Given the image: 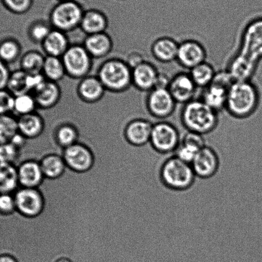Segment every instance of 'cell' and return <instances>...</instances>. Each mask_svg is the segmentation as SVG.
Listing matches in <instances>:
<instances>
[{
    "instance_id": "1",
    "label": "cell",
    "mask_w": 262,
    "mask_h": 262,
    "mask_svg": "<svg viewBox=\"0 0 262 262\" xmlns=\"http://www.w3.org/2000/svg\"><path fill=\"white\" fill-rule=\"evenodd\" d=\"M260 103L258 88L251 80L234 81L229 88L225 110L235 119L249 118Z\"/></svg>"
},
{
    "instance_id": "2",
    "label": "cell",
    "mask_w": 262,
    "mask_h": 262,
    "mask_svg": "<svg viewBox=\"0 0 262 262\" xmlns=\"http://www.w3.org/2000/svg\"><path fill=\"white\" fill-rule=\"evenodd\" d=\"M180 121L188 132L205 136L215 130L220 123L219 113L200 99L185 104L180 113Z\"/></svg>"
},
{
    "instance_id": "3",
    "label": "cell",
    "mask_w": 262,
    "mask_h": 262,
    "mask_svg": "<svg viewBox=\"0 0 262 262\" xmlns=\"http://www.w3.org/2000/svg\"><path fill=\"white\" fill-rule=\"evenodd\" d=\"M159 177L162 184L174 191H185L194 185L196 176L191 164L172 155L160 167Z\"/></svg>"
},
{
    "instance_id": "4",
    "label": "cell",
    "mask_w": 262,
    "mask_h": 262,
    "mask_svg": "<svg viewBox=\"0 0 262 262\" xmlns=\"http://www.w3.org/2000/svg\"><path fill=\"white\" fill-rule=\"evenodd\" d=\"M96 76L106 91L111 93L125 92L132 86V68L126 60L111 58L101 63Z\"/></svg>"
},
{
    "instance_id": "5",
    "label": "cell",
    "mask_w": 262,
    "mask_h": 262,
    "mask_svg": "<svg viewBox=\"0 0 262 262\" xmlns=\"http://www.w3.org/2000/svg\"><path fill=\"white\" fill-rule=\"evenodd\" d=\"M83 14L82 7L73 0L60 2L51 11L49 22L53 29L67 34L80 28Z\"/></svg>"
},
{
    "instance_id": "6",
    "label": "cell",
    "mask_w": 262,
    "mask_h": 262,
    "mask_svg": "<svg viewBox=\"0 0 262 262\" xmlns=\"http://www.w3.org/2000/svg\"><path fill=\"white\" fill-rule=\"evenodd\" d=\"M181 140L179 129L170 122L159 121L152 124L149 144L159 154H174Z\"/></svg>"
},
{
    "instance_id": "7",
    "label": "cell",
    "mask_w": 262,
    "mask_h": 262,
    "mask_svg": "<svg viewBox=\"0 0 262 262\" xmlns=\"http://www.w3.org/2000/svg\"><path fill=\"white\" fill-rule=\"evenodd\" d=\"M62 60L66 75L73 79L81 80L90 75L93 66V58L83 45H71Z\"/></svg>"
},
{
    "instance_id": "8",
    "label": "cell",
    "mask_w": 262,
    "mask_h": 262,
    "mask_svg": "<svg viewBox=\"0 0 262 262\" xmlns=\"http://www.w3.org/2000/svg\"><path fill=\"white\" fill-rule=\"evenodd\" d=\"M237 53L258 63L262 59V17L246 25Z\"/></svg>"
},
{
    "instance_id": "9",
    "label": "cell",
    "mask_w": 262,
    "mask_h": 262,
    "mask_svg": "<svg viewBox=\"0 0 262 262\" xmlns=\"http://www.w3.org/2000/svg\"><path fill=\"white\" fill-rule=\"evenodd\" d=\"M177 103L167 89L155 88L147 93L146 108L148 113L160 121L171 116L176 110Z\"/></svg>"
},
{
    "instance_id": "10",
    "label": "cell",
    "mask_w": 262,
    "mask_h": 262,
    "mask_svg": "<svg viewBox=\"0 0 262 262\" xmlns=\"http://www.w3.org/2000/svg\"><path fill=\"white\" fill-rule=\"evenodd\" d=\"M62 157L66 166L77 172L88 171L93 166L95 161L90 147L81 142L63 149Z\"/></svg>"
},
{
    "instance_id": "11",
    "label": "cell",
    "mask_w": 262,
    "mask_h": 262,
    "mask_svg": "<svg viewBox=\"0 0 262 262\" xmlns=\"http://www.w3.org/2000/svg\"><path fill=\"white\" fill-rule=\"evenodd\" d=\"M13 194L16 210L22 215L35 217L44 208V198L39 189L19 187Z\"/></svg>"
},
{
    "instance_id": "12",
    "label": "cell",
    "mask_w": 262,
    "mask_h": 262,
    "mask_svg": "<svg viewBox=\"0 0 262 262\" xmlns=\"http://www.w3.org/2000/svg\"><path fill=\"white\" fill-rule=\"evenodd\" d=\"M207 50L197 40L187 39L179 42L176 62L185 70H192L207 61Z\"/></svg>"
},
{
    "instance_id": "13",
    "label": "cell",
    "mask_w": 262,
    "mask_h": 262,
    "mask_svg": "<svg viewBox=\"0 0 262 262\" xmlns=\"http://www.w3.org/2000/svg\"><path fill=\"white\" fill-rule=\"evenodd\" d=\"M198 89L189 72H180L170 78L167 90L177 104L184 105L194 100Z\"/></svg>"
},
{
    "instance_id": "14",
    "label": "cell",
    "mask_w": 262,
    "mask_h": 262,
    "mask_svg": "<svg viewBox=\"0 0 262 262\" xmlns=\"http://www.w3.org/2000/svg\"><path fill=\"white\" fill-rule=\"evenodd\" d=\"M191 165L196 177L210 179L217 174L220 169V157L214 149L207 145L198 152Z\"/></svg>"
},
{
    "instance_id": "15",
    "label": "cell",
    "mask_w": 262,
    "mask_h": 262,
    "mask_svg": "<svg viewBox=\"0 0 262 262\" xmlns=\"http://www.w3.org/2000/svg\"><path fill=\"white\" fill-rule=\"evenodd\" d=\"M152 123L144 118L132 119L123 129L124 139L131 146L142 147L149 144Z\"/></svg>"
},
{
    "instance_id": "16",
    "label": "cell",
    "mask_w": 262,
    "mask_h": 262,
    "mask_svg": "<svg viewBox=\"0 0 262 262\" xmlns=\"http://www.w3.org/2000/svg\"><path fill=\"white\" fill-rule=\"evenodd\" d=\"M159 73L154 63L145 60L132 69V85L141 92L148 93L155 88Z\"/></svg>"
},
{
    "instance_id": "17",
    "label": "cell",
    "mask_w": 262,
    "mask_h": 262,
    "mask_svg": "<svg viewBox=\"0 0 262 262\" xmlns=\"http://www.w3.org/2000/svg\"><path fill=\"white\" fill-rule=\"evenodd\" d=\"M20 187L38 189L45 179L40 162L27 160L17 166Z\"/></svg>"
},
{
    "instance_id": "18",
    "label": "cell",
    "mask_w": 262,
    "mask_h": 262,
    "mask_svg": "<svg viewBox=\"0 0 262 262\" xmlns=\"http://www.w3.org/2000/svg\"><path fill=\"white\" fill-rule=\"evenodd\" d=\"M32 94L38 108L47 110L54 107L59 102L62 91L58 83L47 80Z\"/></svg>"
},
{
    "instance_id": "19",
    "label": "cell",
    "mask_w": 262,
    "mask_h": 262,
    "mask_svg": "<svg viewBox=\"0 0 262 262\" xmlns=\"http://www.w3.org/2000/svg\"><path fill=\"white\" fill-rule=\"evenodd\" d=\"M105 91L97 76L89 75L81 79L77 86L79 98L86 103L98 102L105 95Z\"/></svg>"
},
{
    "instance_id": "20",
    "label": "cell",
    "mask_w": 262,
    "mask_h": 262,
    "mask_svg": "<svg viewBox=\"0 0 262 262\" xmlns=\"http://www.w3.org/2000/svg\"><path fill=\"white\" fill-rule=\"evenodd\" d=\"M230 86L214 80L210 85L203 89L202 97L200 99L210 108L220 113L225 109L226 99Z\"/></svg>"
},
{
    "instance_id": "21",
    "label": "cell",
    "mask_w": 262,
    "mask_h": 262,
    "mask_svg": "<svg viewBox=\"0 0 262 262\" xmlns=\"http://www.w3.org/2000/svg\"><path fill=\"white\" fill-rule=\"evenodd\" d=\"M179 46V42L172 37H160L152 42L151 53L158 62L169 63L176 61Z\"/></svg>"
},
{
    "instance_id": "22",
    "label": "cell",
    "mask_w": 262,
    "mask_h": 262,
    "mask_svg": "<svg viewBox=\"0 0 262 262\" xmlns=\"http://www.w3.org/2000/svg\"><path fill=\"white\" fill-rule=\"evenodd\" d=\"M83 46L93 58H101L110 54L113 40L106 32L86 35Z\"/></svg>"
},
{
    "instance_id": "23",
    "label": "cell",
    "mask_w": 262,
    "mask_h": 262,
    "mask_svg": "<svg viewBox=\"0 0 262 262\" xmlns=\"http://www.w3.org/2000/svg\"><path fill=\"white\" fill-rule=\"evenodd\" d=\"M17 124L19 133L29 140L39 138L46 128L44 119L37 112L18 117Z\"/></svg>"
},
{
    "instance_id": "24",
    "label": "cell",
    "mask_w": 262,
    "mask_h": 262,
    "mask_svg": "<svg viewBox=\"0 0 262 262\" xmlns=\"http://www.w3.org/2000/svg\"><path fill=\"white\" fill-rule=\"evenodd\" d=\"M257 67L258 63L237 53L231 60L227 70L235 81L251 80Z\"/></svg>"
},
{
    "instance_id": "25",
    "label": "cell",
    "mask_w": 262,
    "mask_h": 262,
    "mask_svg": "<svg viewBox=\"0 0 262 262\" xmlns=\"http://www.w3.org/2000/svg\"><path fill=\"white\" fill-rule=\"evenodd\" d=\"M41 45L47 56L62 57L71 45L66 33L53 29Z\"/></svg>"
},
{
    "instance_id": "26",
    "label": "cell",
    "mask_w": 262,
    "mask_h": 262,
    "mask_svg": "<svg viewBox=\"0 0 262 262\" xmlns=\"http://www.w3.org/2000/svg\"><path fill=\"white\" fill-rule=\"evenodd\" d=\"M108 27L107 17L102 12L95 9L84 12L80 28L86 35L106 32Z\"/></svg>"
},
{
    "instance_id": "27",
    "label": "cell",
    "mask_w": 262,
    "mask_h": 262,
    "mask_svg": "<svg viewBox=\"0 0 262 262\" xmlns=\"http://www.w3.org/2000/svg\"><path fill=\"white\" fill-rule=\"evenodd\" d=\"M53 136L56 144L63 149L77 143L80 140V133L75 124L63 123L56 127Z\"/></svg>"
},
{
    "instance_id": "28",
    "label": "cell",
    "mask_w": 262,
    "mask_h": 262,
    "mask_svg": "<svg viewBox=\"0 0 262 262\" xmlns=\"http://www.w3.org/2000/svg\"><path fill=\"white\" fill-rule=\"evenodd\" d=\"M19 187L16 165L0 164V194H14Z\"/></svg>"
},
{
    "instance_id": "29",
    "label": "cell",
    "mask_w": 262,
    "mask_h": 262,
    "mask_svg": "<svg viewBox=\"0 0 262 262\" xmlns=\"http://www.w3.org/2000/svg\"><path fill=\"white\" fill-rule=\"evenodd\" d=\"M45 179H57L65 172L66 163L62 155L52 154L47 155L40 162Z\"/></svg>"
},
{
    "instance_id": "30",
    "label": "cell",
    "mask_w": 262,
    "mask_h": 262,
    "mask_svg": "<svg viewBox=\"0 0 262 262\" xmlns=\"http://www.w3.org/2000/svg\"><path fill=\"white\" fill-rule=\"evenodd\" d=\"M189 73L198 88L203 90L214 80L217 71L212 63L205 61L192 68Z\"/></svg>"
},
{
    "instance_id": "31",
    "label": "cell",
    "mask_w": 262,
    "mask_h": 262,
    "mask_svg": "<svg viewBox=\"0 0 262 262\" xmlns=\"http://www.w3.org/2000/svg\"><path fill=\"white\" fill-rule=\"evenodd\" d=\"M42 73L47 80L56 83L67 76L62 58L53 56L46 55Z\"/></svg>"
},
{
    "instance_id": "32",
    "label": "cell",
    "mask_w": 262,
    "mask_h": 262,
    "mask_svg": "<svg viewBox=\"0 0 262 262\" xmlns=\"http://www.w3.org/2000/svg\"><path fill=\"white\" fill-rule=\"evenodd\" d=\"M21 53V46L18 40L7 37L0 40V59L7 64L16 62Z\"/></svg>"
},
{
    "instance_id": "33",
    "label": "cell",
    "mask_w": 262,
    "mask_h": 262,
    "mask_svg": "<svg viewBox=\"0 0 262 262\" xmlns=\"http://www.w3.org/2000/svg\"><path fill=\"white\" fill-rule=\"evenodd\" d=\"M46 56L36 50L25 53L20 60L21 70L28 74L42 73Z\"/></svg>"
},
{
    "instance_id": "34",
    "label": "cell",
    "mask_w": 262,
    "mask_h": 262,
    "mask_svg": "<svg viewBox=\"0 0 262 262\" xmlns=\"http://www.w3.org/2000/svg\"><path fill=\"white\" fill-rule=\"evenodd\" d=\"M18 132L16 116L13 114L0 115V145L10 143Z\"/></svg>"
},
{
    "instance_id": "35",
    "label": "cell",
    "mask_w": 262,
    "mask_h": 262,
    "mask_svg": "<svg viewBox=\"0 0 262 262\" xmlns=\"http://www.w3.org/2000/svg\"><path fill=\"white\" fill-rule=\"evenodd\" d=\"M7 90L14 96L30 92L28 84V73L19 69L12 71L7 82Z\"/></svg>"
},
{
    "instance_id": "36",
    "label": "cell",
    "mask_w": 262,
    "mask_h": 262,
    "mask_svg": "<svg viewBox=\"0 0 262 262\" xmlns=\"http://www.w3.org/2000/svg\"><path fill=\"white\" fill-rule=\"evenodd\" d=\"M36 101L32 93H25L15 96L13 114L17 118L36 112Z\"/></svg>"
},
{
    "instance_id": "37",
    "label": "cell",
    "mask_w": 262,
    "mask_h": 262,
    "mask_svg": "<svg viewBox=\"0 0 262 262\" xmlns=\"http://www.w3.org/2000/svg\"><path fill=\"white\" fill-rule=\"evenodd\" d=\"M52 29L50 22L39 20L30 25L28 34L32 41L41 45Z\"/></svg>"
},
{
    "instance_id": "38",
    "label": "cell",
    "mask_w": 262,
    "mask_h": 262,
    "mask_svg": "<svg viewBox=\"0 0 262 262\" xmlns=\"http://www.w3.org/2000/svg\"><path fill=\"white\" fill-rule=\"evenodd\" d=\"M21 151L11 143L0 145V164H12L17 166Z\"/></svg>"
},
{
    "instance_id": "39",
    "label": "cell",
    "mask_w": 262,
    "mask_h": 262,
    "mask_svg": "<svg viewBox=\"0 0 262 262\" xmlns=\"http://www.w3.org/2000/svg\"><path fill=\"white\" fill-rule=\"evenodd\" d=\"M7 11L15 14H23L29 11L32 0H0Z\"/></svg>"
},
{
    "instance_id": "40",
    "label": "cell",
    "mask_w": 262,
    "mask_h": 262,
    "mask_svg": "<svg viewBox=\"0 0 262 262\" xmlns=\"http://www.w3.org/2000/svg\"><path fill=\"white\" fill-rule=\"evenodd\" d=\"M200 149L192 145L180 142L179 147L174 151V156L189 164H191Z\"/></svg>"
},
{
    "instance_id": "41",
    "label": "cell",
    "mask_w": 262,
    "mask_h": 262,
    "mask_svg": "<svg viewBox=\"0 0 262 262\" xmlns=\"http://www.w3.org/2000/svg\"><path fill=\"white\" fill-rule=\"evenodd\" d=\"M16 211L13 194H0V217L11 215Z\"/></svg>"
},
{
    "instance_id": "42",
    "label": "cell",
    "mask_w": 262,
    "mask_h": 262,
    "mask_svg": "<svg viewBox=\"0 0 262 262\" xmlns=\"http://www.w3.org/2000/svg\"><path fill=\"white\" fill-rule=\"evenodd\" d=\"M14 98L7 89L0 90V115L13 114Z\"/></svg>"
},
{
    "instance_id": "43",
    "label": "cell",
    "mask_w": 262,
    "mask_h": 262,
    "mask_svg": "<svg viewBox=\"0 0 262 262\" xmlns=\"http://www.w3.org/2000/svg\"><path fill=\"white\" fill-rule=\"evenodd\" d=\"M181 142L192 145L200 149L207 146L204 136L191 132L187 131V133L183 136Z\"/></svg>"
},
{
    "instance_id": "44",
    "label": "cell",
    "mask_w": 262,
    "mask_h": 262,
    "mask_svg": "<svg viewBox=\"0 0 262 262\" xmlns=\"http://www.w3.org/2000/svg\"><path fill=\"white\" fill-rule=\"evenodd\" d=\"M9 65L0 59V90L6 89L11 71Z\"/></svg>"
},
{
    "instance_id": "45",
    "label": "cell",
    "mask_w": 262,
    "mask_h": 262,
    "mask_svg": "<svg viewBox=\"0 0 262 262\" xmlns=\"http://www.w3.org/2000/svg\"><path fill=\"white\" fill-rule=\"evenodd\" d=\"M143 55L138 52H132L126 58V62L132 69L144 61Z\"/></svg>"
},
{
    "instance_id": "46",
    "label": "cell",
    "mask_w": 262,
    "mask_h": 262,
    "mask_svg": "<svg viewBox=\"0 0 262 262\" xmlns=\"http://www.w3.org/2000/svg\"><path fill=\"white\" fill-rule=\"evenodd\" d=\"M170 78L166 74L159 73L155 88L167 89L169 85Z\"/></svg>"
},
{
    "instance_id": "47",
    "label": "cell",
    "mask_w": 262,
    "mask_h": 262,
    "mask_svg": "<svg viewBox=\"0 0 262 262\" xmlns=\"http://www.w3.org/2000/svg\"><path fill=\"white\" fill-rule=\"evenodd\" d=\"M0 262H17V261L11 254L2 253L0 254Z\"/></svg>"
},
{
    "instance_id": "48",
    "label": "cell",
    "mask_w": 262,
    "mask_h": 262,
    "mask_svg": "<svg viewBox=\"0 0 262 262\" xmlns=\"http://www.w3.org/2000/svg\"><path fill=\"white\" fill-rule=\"evenodd\" d=\"M56 262H72V261H71L70 259L63 258L58 259V260Z\"/></svg>"
},
{
    "instance_id": "49",
    "label": "cell",
    "mask_w": 262,
    "mask_h": 262,
    "mask_svg": "<svg viewBox=\"0 0 262 262\" xmlns=\"http://www.w3.org/2000/svg\"><path fill=\"white\" fill-rule=\"evenodd\" d=\"M60 2L70 1V0H60Z\"/></svg>"
}]
</instances>
